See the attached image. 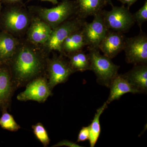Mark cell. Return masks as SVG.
<instances>
[{
    "label": "cell",
    "mask_w": 147,
    "mask_h": 147,
    "mask_svg": "<svg viewBox=\"0 0 147 147\" xmlns=\"http://www.w3.org/2000/svg\"><path fill=\"white\" fill-rule=\"evenodd\" d=\"M47 59L43 53L27 45L17 48L7 64L16 89L46 74Z\"/></svg>",
    "instance_id": "cell-1"
},
{
    "label": "cell",
    "mask_w": 147,
    "mask_h": 147,
    "mask_svg": "<svg viewBox=\"0 0 147 147\" xmlns=\"http://www.w3.org/2000/svg\"><path fill=\"white\" fill-rule=\"evenodd\" d=\"M89 50L90 70L95 74L98 84L109 87L112 80L118 74L119 66L115 64L112 59L100 54L98 49L91 48Z\"/></svg>",
    "instance_id": "cell-2"
},
{
    "label": "cell",
    "mask_w": 147,
    "mask_h": 147,
    "mask_svg": "<svg viewBox=\"0 0 147 147\" xmlns=\"http://www.w3.org/2000/svg\"><path fill=\"white\" fill-rule=\"evenodd\" d=\"M110 11H101L107 28L110 30L124 33L128 31L135 24L133 14L124 5L121 6H112Z\"/></svg>",
    "instance_id": "cell-3"
},
{
    "label": "cell",
    "mask_w": 147,
    "mask_h": 147,
    "mask_svg": "<svg viewBox=\"0 0 147 147\" xmlns=\"http://www.w3.org/2000/svg\"><path fill=\"white\" fill-rule=\"evenodd\" d=\"M38 13L40 19L54 29L77 13L75 1L63 0L57 6L52 8H39Z\"/></svg>",
    "instance_id": "cell-4"
},
{
    "label": "cell",
    "mask_w": 147,
    "mask_h": 147,
    "mask_svg": "<svg viewBox=\"0 0 147 147\" xmlns=\"http://www.w3.org/2000/svg\"><path fill=\"white\" fill-rule=\"evenodd\" d=\"M46 71L48 84L52 90L57 85L66 82L69 76L75 72L68 61L62 56H57L47 59Z\"/></svg>",
    "instance_id": "cell-5"
},
{
    "label": "cell",
    "mask_w": 147,
    "mask_h": 147,
    "mask_svg": "<svg viewBox=\"0 0 147 147\" xmlns=\"http://www.w3.org/2000/svg\"><path fill=\"white\" fill-rule=\"evenodd\" d=\"M123 50L127 63L134 65L147 64V34L141 31L138 35L126 38Z\"/></svg>",
    "instance_id": "cell-6"
},
{
    "label": "cell",
    "mask_w": 147,
    "mask_h": 147,
    "mask_svg": "<svg viewBox=\"0 0 147 147\" xmlns=\"http://www.w3.org/2000/svg\"><path fill=\"white\" fill-rule=\"evenodd\" d=\"M26 87L25 91L17 95V99L19 101L33 100L42 103L53 95L46 74L33 79Z\"/></svg>",
    "instance_id": "cell-7"
},
{
    "label": "cell",
    "mask_w": 147,
    "mask_h": 147,
    "mask_svg": "<svg viewBox=\"0 0 147 147\" xmlns=\"http://www.w3.org/2000/svg\"><path fill=\"white\" fill-rule=\"evenodd\" d=\"M85 22L84 19L77 16L65 21L53 29L50 38L45 44L47 49L62 53V45L65 40L74 32L82 28Z\"/></svg>",
    "instance_id": "cell-8"
},
{
    "label": "cell",
    "mask_w": 147,
    "mask_h": 147,
    "mask_svg": "<svg viewBox=\"0 0 147 147\" xmlns=\"http://www.w3.org/2000/svg\"><path fill=\"white\" fill-rule=\"evenodd\" d=\"M94 16L91 23L85 21L82 30L89 49H98L99 44L109 30L105 26L101 12Z\"/></svg>",
    "instance_id": "cell-9"
},
{
    "label": "cell",
    "mask_w": 147,
    "mask_h": 147,
    "mask_svg": "<svg viewBox=\"0 0 147 147\" xmlns=\"http://www.w3.org/2000/svg\"><path fill=\"white\" fill-rule=\"evenodd\" d=\"M16 90L8 65L0 64V109L2 112L7 111L10 107Z\"/></svg>",
    "instance_id": "cell-10"
},
{
    "label": "cell",
    "mask_w": 147,
    "mask_h": 147,
    "mask_svg": "<svg viewBox=\"0 0 147 147\" xmlns=\"http://www.w3.org/2000/svg\"><path fill=\"white\" fill-rule=\"evenodd\" d=\"M126 37L123 33L109 30L98 46L103 55L112 59L123 50Z\"/></svg>",
    "instance_id": "cell-11"
},
{
    "label": "cell",
    "mask_w": 147,
    "mask_h": 147,
    "mask_svg": "<svg viewBox=\"0 0 147 147\" xmlns=\"http://www.w3.org/2000/svg\"><path fill=\"white\" fill-rule=\"evenodd\" d=\"M6 13L4 24L9 30L13 32H20L26 28L29 24V18L23 9L13 7Z\"/></svg>",
    "instance_id": "cell-12"
},
{
    "label": "cell",
    "mask_w": 147,
    "mask_h": 147,
    "mask_svg": "<svg viewBox=\"0 0 147 147\" xmlns=\"http://www.w3.org/2000/svg\"><path fill=\"white\" fill-rule=\"evenodd\" d=\"M53 29L41 19L36 18L32 22L28 32V38L36 45L45 44L50 38Z\"/></svg>",
    "instance_id": "cell-13"
},
{
    "label": "cell",
    "mask_w": 147,
    "mask_h": 147,
    "mask_svg": "<svg viewBox=\"0 0 147 147\" xmlns=\"http://www.w3.org/2000/svg\"><path fill=\"white\" fill-rule=\"evenodd\" d=\"M123 75L139 93L147 92V64L134 65L133 68Z\"/></svg>",
    "instance_id": "cell-14"
},
{
    "label": "cell",
    "mask_w": 147,
    "mask_h": 147,
    "mask_svg": "<svg viewBox=\"0 0 147 147\" xmlns=\"http://www.w3.org/2000/svg\"><path fill=\"white\" fill-rule=\"evenodd\" d=\"M108 88H110V92L106 101L108 104L114 100H118L123 95L127 93H139L122 74L117 75L110 82Z\"/></svg>",
    "instance_id": "cell-15"
},
{
    "label": "cell",
    "mask_w": 147,
    "mask_h": 147,
    "mask_svg": "<svg viewBox=\"0 0 147 147\" xmlns=\"http://www.w3.org/2000/svg\"><path fill=\"white\" fill-rule=\"evenodd\" d=\"M18 40L6 32L0 33V64H8L18 48Z\"/></svg>",
    "instance_id": "cell-16"
},
{
    "label": "cell",
    "mask_w": 147,
    "mask_h": 147,
    "mask_svg": "<svg viewBox=\"0 0 147 147\" xmlns=\"http://www.w3.org/2000/svg\"><path fill=\"white\" fill-rule=\"evenodd\" d=\"M75 2L76 15L83 19L100 13L108 4L106 0H76Z\"/></svg>",
    "instance_id": "cell-17"
},
{
    "label": "cell",
    "mask_w": 147,
    "mask_h": 147,
    "mask_svg": "<svg viewBox=\"0 0 147 147\" xmlns=\"http://www.w3.org/2000/svg\"><path fill=\"white\" fill-rule=\"evenodd\" d=\"M87 43L82 28L74 32L69 36L63 42L62 45V53L67 55L82 50Z\"/></svg>",
    "instance_id": "cell-18"
},
{
    "label": "cell",
    "mask_w": 147,
    "mask_h": 147,
    "mask_svg": "<svg viewBox=\"0 0 147 147\" xmlns=\"http://www.w3.org/2000/svg\"><path fill=\"white\" fill-rule=\"evenodd\" d=\"M69 63L74 72L90 70L88 54L82 50L67 55Z\"/></svg>",
    "instance_id": "cell-19"
},
{
    "label": "cell",
    "mask_w": 147,
    "mask_h": 147,
    "mask_svg": "<svg viewBox=\"0 0 147 147\" xmlns=\"http://www.w3.org/2000/svg\"><path fill=\"white\" fill-rule=\"evenodd\" d=\"M108 103L104 102L102 106L98 108L95 114L93 119L92 121L91 124L89 125L90 146L94 147L97 142L100 135V117L104 110L108 107Z\"/></svg>",
    "instance_id": "cell-20"
},
{
    "label": "cell",
    "mask_w": 147,
    "mask_h": 147,
    "mask_svg": "<svg viewBox=\"0 0 147 147\" xmlns=\"http://www.w3.org/2000/svg\"><path fill=\"white\" fill-rule=\"evenodd\" d=\"M2 113V115L0 117V126L2 128L11 131H16L21 128L12 115L8 113L7 111Z\"/></svg>",
    "instance_id": "cell-21"
},
{
    "label": "cell",
    "mask_w": 147,
    "mask_h": 147,
    "mask_svg": "<svg viewBox=\"0 0 147 147\" xmlns=\"http://www.w3.org/2000/svg\"><path fill=\"white\" fill-rule=\"evenodd\" d=\"M33 133L37 139L42 143L44 147H47L50 144V140L48 133L43 125L38 123L32 126Z\"/></svg>",
    "instance_id": "cell-22"
},
{
    "label": "cell",
    "mask_w": 147,
    "mask_h": 147,
    "mask_svg": "<svg viewBox=\"0 0 147 147\" xmlns=\"http://www.w3.org/2000/svg\"><path fill=\"white\" fill-rule=\"evenodd\" d=\"M133 17L135 23L138 24L141 31L142 25L147 21V0H146L143 6L133 14Z\"/></svg>",
    "instance_id": "cell-23"
},
{
    "label": "cell",
    "mask_w": 147,
    "mask_h": 147,
    "mask_svg": "<svg viewBox=\"0 0 147 147\" xmlns=\"http://www.w3.org/2000/svg\"><path fill=\"white\" fill-rule=\"evenodd\" d=\"M89 126L83 127L79 131L77 142H84L87 140H89Z\"/></svg>",
    "instance_id": "cell-24"
},
{
    "label": "cell",
    "mask_w": 147,
    "mask_h": 147,
    "mask_svg": "<svg viewBox=\"0 0 147 147\" xmlns=\"http://www.w3.org/2000/svg\"><path fill=\"white\" fill-rule=\"evenodd\" d=\"M63 146H65L69 147H81V146H79V145L77 144L76 143H74V142H71V141H68V140H64L63 141L59 142L57 144L54 145V146H52V147H61Z\"/></svg>",
    "instance_id": "cell-25"
},
{
    "label": "cell",
    "mask_w": 147,
    "mask_h": 147,
    "mask_svg": "<svg viewBox=\"0 0 147 147\" xmlns=\"http://www.w3.org/2000/svg\"><path fill=\"white\" fill-rule=\"evenodd\" d=\"M119 1L121 2L123 5L126 4L127 5V7L128 9L130 8L132 5L137 2L138 0H118Z\"/></svg>",
    "instance_id": "cell-26"
},
{
    "label": "cell",
    "mask_w": 147,
    "mask_h": 147,
    "mask_svg": "<svg viewBox=\"0 0 147 147\" xmlns=\"http://www.w3.org/2000/svg\"><path fill=\"white\" fill-rule=\"evenodd\" d=\"M5 2L9 4H17L20 3L22 0H3Z\"/></svg>",
    "instance_id": "cell-27"
},
{
    "label": "cell",
    "mask_w": 147,
    "mask_h": 147,
    "mask_svg": "<svg viewBox=\"0 0 147 147\" xmlns=\"http://www.w3.org/2000/svg\"><path fill=\"white\" fill-rule=\"evenodd\" d=\"M32 1V0H29V1ZM40 1L50 2L54 5L57 4L58 3V0H40Z\"/></svg>",
    "instance_id": "cell-28"
},
{
    "label": "cell",
    "mask_w": 147,
    "mask_h": 147,
    "mask_svg": "<svg viewBox=\"0 0 147 147\" xmlns=\"http://www.w3.org/2000/svg\"><path fill=\"white\" fill-rule=\"evenodd\" d=\"M106 1H107V3L110 5H111V6L113 5V3H112V0H106Z\"/></svg>",
    "instance_id": "cell-29"
},
{
    "label": "cell",
    "mask_w": 147,
    "mask_h": 147,
    "mask_svg": "<svg viewBox=\"0 0 147 147\" xmlns=\"http://www.w3.org/2000/svg\"><path fill=\"white\" fill-rule=\"evenodd\" d=\"M1 0H0V8H1Z\"/></svg>",
    "instance_id": "cell-30"
}]
</instances>
